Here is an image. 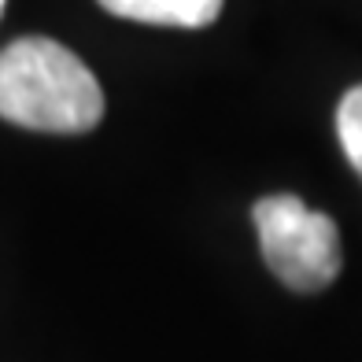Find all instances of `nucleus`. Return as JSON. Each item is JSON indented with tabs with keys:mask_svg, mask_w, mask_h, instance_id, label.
Returning <instances> with one entry per match:
<instances>
[{
	"mask_svg": "<svg viewBox=\"0 0 362 362\" xmlns=\"http://www.w3.org/2000/svg\"><path fill=\"white\" fill-rule=\"evenodd\" d=\"M0 119L37 134H86L104 119V89L59 41L19 37L0 52Z\"/></svg>",
	"mask_w": 362,
	"mask_h": 362,
	"instance_id": "f257e3e1",
	"label": "nucleus"
},
{
	"mask_svg": "<svg viewBox=\"0 0 362 362\" xmlns=\"http://www.w3.org/2000/svg\"><path fill=\"white\" fill-rule=\"evenodd\" d=\"M255 229L262 259L281 285L296 292H322L340 274V229L322 211L307 207L300 196L277 192L259 200Z\"/></svg>",
	"mask_w": 362,
	"mask_h": 362,
	"instance_id": "f03ea898",
	"label": "nucleus"
},
{
	"mask_svg": "<svg viewBox=\"0 0 362 362\" xmlns=\"http://www.w3.org/2000/svg\"><path fill=\"white\" fill-rule=\"evenodd\" d=\"M100 8L134 23H152V26H181L196 30L218 19L222 0H100Z\"/></svg>",
	"mask_w": 362,
	"mask_h": 362,
	"instance_id": "7ed1b4c3",
	"label": "nucleus"
},
{
	"mask_svg": "<svg viewBox=\"0 0 362 362\" xmlns=\"http://www.w3.org/2000/svg\"><path fill=\"white\" fill-rule=\"evenodd\" d=\"M337 137L351 167L362 174V86H355L337 107Z\"/></svg>",
	"mask_w": 362,
	"mask_h": 362,
	"instance_id": "20e7f679",
	"label": "nucleus"
},
{
	"mask_svg": "<svg viewBox=\"0 0 362 362\" xmlns=\"http://www.w3.org/2000/svg\"><path fill=\"white\" fill-rule=\"evenodd\" d=\"M0 11H4V0H0Z\"/></svg>",
	"mask_w": 362,
	"mask_h": 362,
	"instance_id": "39448f33",
	"label": "nucleus"
}]
</instances>
